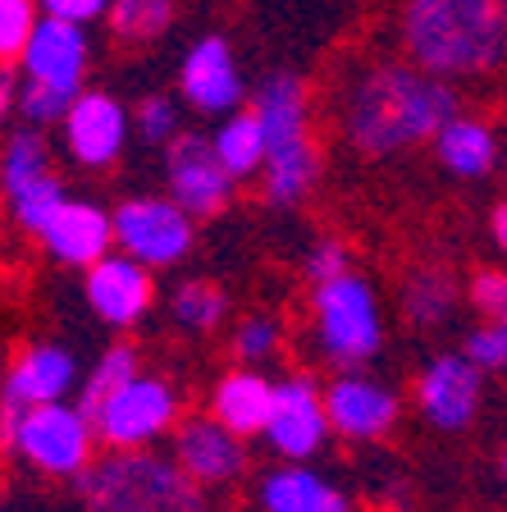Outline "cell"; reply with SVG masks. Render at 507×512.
I'll return each mask as SVG.
<instances>
[{
  "label": "cell",
  "instance_id": "6da1fadb",
  "mask_svg": "<svg viewBox=\"0 0 507 512\" xmlns=\"http://www.w3.org/2000/svg\"><path fill=\"white\" fill-rule=\"evenodd\" d=\"M457 110L462 106H457L453 83L425 74L407 55L357 64L334 101L338 133L366 160H389L425 147Z\"/></svg>",
  "mask_w": 507,
  "mask_h": 512
},
{
  "label": "cell",
  "instance_id": "7a4b0ae2",
  "mask_svg": "<svg viewBox=\"0 0 507 512\" xmlns=\"http://www.w3.org/2000/svg\"><path fill=\"white\" fill-rule=\"evenodd\" d=\"M402 55L444 83L507 69V0H402Z\"/></svg>",
  "mask_w": 507,
  "mask_h": 512
},
{
  "label": "cell",
  "instance_id": "3957f363",
  "mask_svg": "<svg viewBox=\"0 0 507 512\" xmlns=\"http://www.w3.org/2000/svg\"><path fill=\"white\" fill-rule=\"evenodd\" d=\"M252 110L265 128L261 192L270 206H302L320 183V147L311 133V92L302 74L275 69L252 92Z\"/></svg>",
  "mask_w": 507,
  "mask_h": 512
},
{
  "label": "cell",
  "instance_id": "277c9868",
  "mask_svg": "<svg viewBox=\"0 0 507 512\" xmlns=\"http://www.w3.org/2000/svg\"><path fill=\"white\" fill-rule=\"evenodd\" d=\"M87 512H206L201 485L151 448L106 453L74 480Z\"/></svg>",
  "mask_w": 507,
  "mask_h": 512
},
{
  "label": "cell",
  "instance_id": "5b68a950",
  "mask_svg": "<svg viewBox=\"0 0 507 512\" xmlns=\"http://www.w3.org/2000/svg\"><path fill=\"white\" fill-rule=\"evenodd\" d=\"M311 339L316 352L338 371H357L384 348V316L375 284L361 275H338L311 284Z\"/></svg>",
  "mask_w": 507,
  "mask_h": 512
},
{
  "label": "cell",
  "instance_id": "8992f818",
  "mask_svg": "<svg viewBox=\"0 0 507 512\" xmlns=\"http://www.w3.org/2000/svg\"><path fill=\"white\" fill-rule=\"evenodd\" d=\"M96 426L83 403H37L10 412V453L51 480H78L96 462Z\"/></svg>",
  "mask_w": 507,
  "mask_h": 512
},
{
  "label": "cell",
  "instance_id": "52a82bcc",
  "mask_svg": "<svg viewBox=\"0 0 507 512\" xmlns=\"http://www.w3.org/2000/svg\"><path fill=\"white\" fill-rule=\"evenodd\" d=\"M96 439L110 453H133V448H151L156 439L174 435L179 426V389L165 375L138 371L128 384H119L115 394L92 412Z\"/></svg>",
  "mask_w": 507,
  "mask_h": 512
},
{
  "label": "cell",
  "instance_id": "ba28073f",
  "mask_svg": "<svg viewBox=\"0 0 507 512\" xmlns=\"http://www.w3.org/2000/svg\"><path fill=\"white\" fill-rule=\"evenodd\" d=\"M197 243V220L183 211L174 197H156V192H142V197H124L115 206V252L133 256L151 270H169L179 266L183 256Z\"/></svg>",
  "mask_w": 507,
  "mask_h": 512
},
{
  "label": "cell",
  "instance_id": "9c48e42d",
  "mask_svg": "<svg viewBox=\"0 0 507 512\" xmlns=\"http://www.w3.org/2000/svg\"><path fill=\"white\" fill-rule=\"evenodd\" d=\"M128 138H133V110L119 96L96 92V87H83L74 96L69 115L60 119V142L78 170L119 165V156L128 151Z\"/></svg>",
  "mask_w": 507,
  "mask_h": 512
},
{
  "label": "cell",
  "instance_id": "30bf717a",
  "mask_svg": "<svg viewBox=\"0 0 507 512\" xmlns=\"http://www.w3.org/2000/svg\"><path fill=\"white\" fill-rule=\"evenodd\" d=\"M165 188L192 220H215L233 202L238 179L220 165L206 133H179L165 147Z\"/></svg>",
  "mask_w": 507,
  "mask_h": 512
},
{
  "label": "cell",
  "instance_id": "8fae6325",
  "mask_svg": "<svg viewBox=\"0 0 507 512\" xmlns=\"http://www.w3.org/2000/svg\"><path fill=\"white\" fill-rule=\"evenodd\" d=\"M179 96L197 115H233L247 101V78L243 64L233 55L229 37L220 32H201L197 42L183 51L179 60Z\"/></svg>",
  "mask_w": 507,
  "mask_h": 512
},
{
  "label": "cell",
  "instance_id": "7c38bea8",
  "mask_svg": "<svg viewBox=\"0 0 507 512\" xmlns=\"http://www.w3.org/2000/svg\"><path fill=\"white\" fill-rule=\"evenodd\" d=\"M485 403V371L466 352H444L416 375V407L434 430H466Z\"/></svg>",
  "mask_w": 507,
  "mask_h": 512
},
{
  "label": "cell",
  "instance_id": "4fadbf2b",
  "mask_svg": "<svg viewBox=\"0 0 507 512\" xmlns=\"http://www.w3.org/2000/svg\"><path fill=\"white\" fill-rule=\"evenodd\" d=\"M334 435L325 416V389L311 375H288L284 384H275V412L265 439L284 462H307L316 458L325 439Z\"/></svg>",
  "mask_w": 507,
  "mask_h": 512
},
{
  "label": "cell",
  "instance_id": "5bb4252c",
  "mask_svg": "<svg viewBox=\"0 0 507 512\" xmlns=\"http://www.w3.org/2000/svg\"><path fill=\"white\" fill-rule=\"evenodd\" d=\"M83 298L92 316L106 320L110 330H133L156 302V279H151V266L110 252L92 270H83Z\"/></svg>",
  "mask_w": 507,
  "mask_h": 512
},
{
  "label": "cell",
  "instance_id": "9a60e30c",
  "mask_svg": "<svg viewBox=\"0 0 507 512\" xmlns=\"http://www.w3.org/2000/svg\"><path fill=\"white\" fill-rule=\"evenodd\" d=\"M325 416L334 435L352 444H375L398 426V394L375 375L343 371L325 384Z\"/></svg>",
  "mask_w": 507,
  "mask_h": 512
},
{
  "label": "cell",
  "instance_id": "2e32d148",
  "mask_svg": "<svg viewBox=\"0 0 507 512\" xmlns=\"http://www.w3.org/2000/svg\"><path fill=\"white\" fill-rule=\"evenodd\" d=\"M169 458L179 462L201 490H215V485H233L243 476L247 448H243V435H233L229 426H220L206 412V416H183L174 426V453Z\"/></svg>",
  "mask_w": 507,
  "mask_h": 512
},
{
  "label": "cell",
  "instance_id": "e0dca14e",
  "mask_svg": "<svg viewBox=\"0 0 507 512\" xmlns=\"http://www.w3.org/2000/svg\"><path fill=\"white\" fill-rule=\"evenodd\" d=\"M19 69H23V78L83 92V78L92 69V37H87L83 23H64V19L42 14L37 28H32V42L23 51Z\"/></svg>",
  "mask_w": 507,
  "mask_h": 512
},
{
  "label": "cell",
  "instance_id": "ac0fdd59",
  "mask_svg": "<svg viewBox=\"0 0 507 512\" xmlns=\"http://www.w3.org/2000/svg\"><path fill=\"white\" fill-rule=\"evenodd\" d=\"M42 247L60 266L92 270L101 256L115 252V211L87 202V197H69L42 229Z\"/></svg>",
  "mask_w": 507,
  "mask_h": 512
},
{
  "label": "cell",
  "instance_id": "d6986e66",
  "mask_svg": "<svg viewBox=\"0 0 507 512\" xmlns=\"http://www.w3.org/2000/svg\"><path fill=\"white\" fill-rule=\"evenodd\" d=\"M83 384L78 371V357L69 348H55V343H32L14 357L10 375H5V403L10 412L19 407H37V403H64Z\"/></svg>",
  "mask_w": 507,
  "mask_h": 512
},
{
  "label": "cell",
  "instance_id": "ffe728a7",
  "mask_svg": "<svg viewBox=\"0 0 507 512\" xmlns=\"http://www.w3.org/2000/svg\"><path fill=\"white\" fill-rule=\"evenodd\" d=\"M275 412V384L265 380L256 366H238V371L220 375L211 389V416L220 426H229L233 435H265Z\"/></svg>",
  "mask_w": 507,
  "mask_h": 512
},
{
  "label": "cell",
  "instance_id": "44dd1931",
  "mask_svg": "<svg viewBox=\"0 0 507 512\" xmlns=\"http://www.w3.org/2000/svg\"><path fill=\"white\" fill-rule=\"evenodd\" d=\"M430 147H434V160H439L453 179H485V174H494L498 156H503L494 124L480 115H466V110H457V115L434 133Z\"/></svg>",
  "mask_w": 507,
  "mask_h": 512
},
{
  "label": "cell",
  "instance_id": "7402d4cb",
  "mask_svg": "<svg viewBox=\"0 0 507 512\" xmlns=\"http://www.w3.org/2000/svg\"><path fill=\"white\" fill-rule=\"evenodd\" d=\"M261 512H348V494L329 485L320 471L307 462H284V467L265 471L256 485Z\"/></svg>",
  "mask_w": 507,
  "mask_h": 512
},
{
  "label": "cell",
  "instance_id": "603a6c76",
  "mask_svg": "<svg viewBox=\"0 0 507 512\" xmlns=\"http://www.w3.org/2000/svg\"><path fill=\"white\" fill-rule=\"evenodd\" d=\"M457 302H462V288H457V279L439 266L412 270L407 284H402V316L412 320L416 330H439V325H448Z\"/></svg>",
  "mask_w": 507,
  "mask_h": 512
},
{
  "label": "cell",
  "instance_id": "cb8c5ba5",
  "mask_svg": "<svg viewBox=\"0 0 507 512\" xmlns=\"http://www.w3.org/2000/svg\"><path fill=\"white\" fill-rule=\"evenodd\" d=\"M215 156L220 165L233 174V179H252V174L265 170V128L256 119V110H233L215 124L211 133Z\"/></svg>",
  "mask_w": 507,
  "mask_h": 512
},
{
  "label": "cell",
  "instance_id": "d4e9b609",
  "mask_svg": "<svg viewBox=\"0 0 507 512\" xmlns=\"http://www.w3.org/2000/svg\"><path fill=\"white\" fill-rule=\"evenodd\" d=\"M51 170V147H46L42 128H14L10 138H5V147H0V192L5 197H14V192L32 188L37 179H46Z\"/></svg>",
  "mask_w": 507,
  "mask_h": 512
},
{
  "label": "cell",
  "instance_id": "484cf974",
  "mask_svg": "<svg viewBox=\"0 0 507 512\" xmlns=\"http://www.w3.org/2000/svg\"><path fill=\"white\" fill-rule=\"evenodd\" d=\"M224 316H229V298H224V288L211 284V279H188V284H179L169 293V320L192 334L220 330Z\"/></svg>",
  "mask_w": 507,
  "mask_h": 512
},
{
  "label": "cell",
  "instance_id": "4316f807",
  "mask_svg": "<svg viewBox=\"0 0 507 512\" xmlns=\"http://www.w3.org/2000/svg\"><path fill=\"white\" fill-rule=\"evenodd\" d=\"M106 23L119 42H128V46L160 42L174 28V0H115Z\"/></svg>",
  "mask_w": 507,
  "mask_h": 512
},
{
  "label": "cell",
  "instance_id": "83f0119b",
  "mask_svg": "<svg viewBox=\"0 0 507 512\" xmlns=\"http://www.w3.org/2000/svg\"><path fill=\"white\" fill-rule=\"evenodd\" d=\"M138 371H142L138 348H133V343H110V348L96 357L92 371L83 375V384H78V403H83L87 412H96V407L115 394L119 384H128Z\"/></svg>",
  "mask_w": 507,
  "mask_h": 512
},
{
  "label": "cell",
  "instance_id": "f1b7e54d",
  "mask_svg": "<svg viewBox=\"0 0 507 512\" xmlns=\"http://www.w3.org/2000/svg\"><path fill=\"white\" fill-rule=\"evenodd\" d=\"M5 202H10V215H14V224H19L23 234L42 238V229L55 220V211L69 202V192H64L60 174H46V179H37L32 188L14 192V197H5Z\"/></svg>",
  "mask_w": 507,
  "mask_h": 512
},
{
  "label": "cell",
  "instance_id": "f546056e",
  "mask_svg": "<svg viewBox=\"0 0 507 512\" xmlns=\"http://www.w3.org/2000/svg\"><path fill=\"white\" fill-rule=\"evenodd\" d=\"M74 96L78 92H69V87H55V83H37V78H23L19 83V115H23V124H32V128H60V119L69 115V106H74Z\"/></svg>",
  "mask_w": 507,
  "mask_h": 512
},
{
  "label": "cell",
  "instance_id": "4dcf8cb0",
  "mask_svg": "<svg viewBox=\"0 0 507 512\" xmlns=\"http://www.w3.org/2000/svg\"><path fill=\"white\" fill-rule=\"evenodd\" d=\"M133 133H138L147 147H169V142L183 133L179 124V101L165 92H151L133 106Z\"/></svg>",
  "mask_w": 507,
  "mask_h": 512
},
{
  "label": "cell",
  "instance_id": "1f68e13d",
  "mask_svg": "<svg viewBox=\"0 0 507 512\" xmlns=\"http://www.w3.org/2000/svg\"><path fill=\"white\" fill-rule=\"evenodd\" d=\"M37 19H42V5H37V0H0V69L23 60Z\"/></svg>",
  "mask_w": 507,
  "mask_h": 512
},
{
  "label": "cell",
  "instance_id": "d6a6232c",
  "mask_svg": "<svg viewBox=\"0 0 507 512\" xmlns=\"http://www.w3.org/2000/svg\"><path fill=\"white\" fill-rule=\"evenodd\" d=\"M279 343H284V334H279V320L270 316H243L233 325V357H238V366L270 362L279 352Z\"/></svg>",
  "mask_w": 507,
  "mask_h": 512
},
{
  "label": "cell",
  "instance_id": "836d02e7",
  "mask_svg": "<svg viewBox=\"0 0 507 512\" xmlns=\"http://www.w3.org/2000/svg\"><path fill=\"white\" fill-rule=\"evenodd\" d=\"M466 357L485 375H507V320H485L480 330L466 334Z\"/></svg>",
  "mask_w": 507,
  "mask_h": 512
},
{
  "label": "cell",
  "instance_id": "e575fe53",
  "mask_svg": "<svg viewBox=\"0 0 507 512\" xmlns=\"http://www.w3.org/2000/svg\"><path fill=\"white\" fill-rule=\"evenodd\" d=\"M352 270V252L343 238H316L307 252V279L311 284H329V279L348 275Z\"/></svg>",
  "mask_w": 507,
  "mask_h": 512
},
{
  "label": "cell",
  "instance_id": "d590c367",
  "mask_svg": "<svg viewBox=\"0 0 507 512\" xmlns=\"http://www.w3.org/2000/svg\"><path fill=\"white\" fill-rule=\"evenodd\" d=\"M466 293L485 320H507V270H480Z\"/></svg>",
  "mask_w": 507,
  "mask_h": 512
},
{
  "label": "cell",
  "instance_id": "8d00e7d4",
  "mask_svg": "<svg viewBox=\"0 0 507 512\" xmlns=\"http://www.w3.org/2000/svg\"><path fill=\"white\" fill-rule=\"evenodd\" d=\"M37 5H42V14H51V19L83 23V28H92L96 19H106L115 0H37Z\"/></svg>",
  "mask_w": 507,
  "mask_h": 512
},
{
  "label": "cell",
  "instance_id": "74e56055",
  "mask_svg": "<svg viewBox=\"0 0 507 512\" xmlns=\"http://www.w3.org/2000/svg\"><path fill=\"white\" fill-rule=\"evenodd\" d=\"M489 234H494V247L507 256V202L494 206V215H489Z\"/></svg>",
  "mask_w": 507,
  "mask_h": 512
},
{
  "label": "cell",
  "instance_id": "f35d334b",
  "mask_svg": "<svg viewBox=\"0 0 507 512\" xmlns=\"http://www.w3.org/2000/svg\"><path fill=\"white\" fill-rule=\"evenodd\" d=\"M14 101H19V87H14V78L0 69V124L10 119V110H14Z\"/></svg>",
  "mask_w": 507,
  "mask_h": 512
},
{
  "label": "cell",
  "instance_id": "ab89813d",
  "mask_svg": "<svg viewBox=\"0 0 507 512\" xmlns=\"http://www.w3.org/2000/svg\"><path fill=\"white\" fill-rule=\"evenodd\" d=\"M10 444V403L0 398V448Z\"/></svg>",
  "mask_w": 507,
  "mask_h": 512
},
{
  "label": "cell",
  "instance_id": "60d3db41",
  "mask_svg": "<svg viewBox=\"0 0 507 512\" xmlns=\"http://www.w3.org/2000/svg\"><path fill=\"white\" fill-rule=\"evenodd\" d=\"M503 480H507V453H503Z\"/></svg>",
  "mask_w": 507,
  "mask_h": 512
},
{
  "label": "cell",
  "instance_id": "b9f144b4",
  "mask_svg": "<svg viewBox=\"0 0 507 512\" xmlns=\"http://www.w3.org/2000/svg\"><path fill=\"white\" fill-rule=\"evenodd\" d=\"M0 499H5V490H0Z\"/></svg>",
  "mask_w": 507,
  "mask_h": 512
}]
</instances>
